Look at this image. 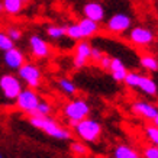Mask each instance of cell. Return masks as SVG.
<instances>
[{
    "instance_id": "obj_16",
    "label": "cell",
    "mask_w": 158,
    "mask_h": 158,
    "mask_svg": "<svg viewBox=\"0 0 158 158\" xmlns=\"http://www.w3.org/2000/svg\"><path fill=\"white\" fill-rule=\"evenodd\" d=\"M77 25L80 28L83 39H90L100 32V23H97L91 19H87V18H81L77 22Z\"/></svg>"
},
{
    "instance_id": "obj_32",
    "label": "cell",
    "mask_w": 158,
    "mask_h": 158,
    "mask_svg": "<svg viewBox=\"0 0 158 158\" xmlns=\"http://www.w3.org/2000/svg\"><path fill=\"white\" fill-rule=\"evenodd\" d=\"M3 13V6H2V0H0V15Z\"/></svg>"
},
{
    "instance_id": "obj_15",
    "label": "cell",
    "mask_w": 158,
    "mask_h": 158,
    "mask_svg": "<svg viewBox=\"0 0 158 158\" xmlns=\"http://www.w3.org/2000/svg\"><path fill=\"white\" fill-rule=\"evenodd\" d=\"M107 71L110 73L112 78L115 80L116 83H123L125 77L128 74V67L125 65V62L120 60L119 57H112V61H110L109 70Z\"/></svg>"
},
{
    "instance_id": "obj_6",
    "label": "cell",
    "mask_w": 158,
    "mask_h": 158,
    "mask_svg": "<svg viewBox=\"0 0 158 158\" xmlns=\"http://www.w3.org/2000/svg\"><path fill=\"white\" fill-rule=\"evenodd\" d=\"M41 100H42V97L39 96V93L35 89H29V87L25 89L23 87V90L20 91L19 96L15 99L13 103H15V107L19 110V112L29 116L38 107Z\"/></svg>"
},
{
    "instance_id": "obj_25",
    "label": "cell",
    "mask_w": 158,
    "mask_h": 158,
    "mask_svg": "<svg viewBox=\"0 0 158 158\" xmlns=\"http://www.w3.org/2000/svg\"><path fill=\"white\" fill-rule=\"evenodd\" d=\"M13 47H15V42L9 38V35L6 34V31L0 29V51L5 52V51L13 48Z\"/></svg>"
},
{
    "instance_id": "obj_14",
    "label": "cell",
    "mask_w": 158,
    "mask_h": 158,
    "mask_svg": "<svg viewBox=\"0 0 158 158\" xmlns=\"http://www.w3.org/2000/svg\"><path fill=\"white\" fill-rule=\"evenodd\" d=\"M83 15L87 19H91L97 22V23H102L106 19V9L105 6L99 3V2H89V3L83 6Z\"/></svg>"
},
{
    "instance_id": "obj_20",
    "label": "cell",
    "mask_w": 158,
    "mask_h": 158,
    "mask_svg": "<svg viewBox=\"0 0 158 158\" xmlns=\"http://www.w3.org/2000/svg\"><path fill=\"white\" fill-rule=\"evenodd\" d=\"M3 12L9 16H18L23 10V2L22 0H2Z\"/></svg>"
},
{
    "instance_id": "obj_33",
    "label": "cell",
    "mask_w": 158,
    "mask_h": 158,
    "mask_svg": "<svg viewBox=\"0 0 158 158\" xmlns=\"http://www.w3.org/2000/svg\"><path fill=\"white\" fill-rule=\"evenodd\" d=\"M22 2H23V5H26V3H28V2H31V0H22Z\"/></svg>"
},
{
    "instance_id": "obj_4",
    "label": "cell",
    "mask_w": 158,
    "mask_h": 158,
    "mask_svg": "<svg viewBox=\"0 0 158 158\" xmlns=\"http://www.w3.org/2000/svg\"><path fill=\"white\" fill-rule=\"evenodd\" d=\"M123 84L129 89H135L139 90L141 93H144L147 96H157L158 94V86L155 80L151 78L147 74H141L138 71H128L126 77L123 80Z\"/></svg>"
},
{
    "instance_id": "obj_11",
    "label": "cell",
    "mask_w": 158,
    "mask_h": 158,
    "mask_svg": "<svg viewBox=\"0 0 158 158\" xmlns=\"http://www.w3.org/2000/svg\"><path fill=\"white\" fill-rule=\"evenodd\" d=\"M91 45L87 39H81V41H77V44L74 45L73 49V65L74 68L80 70L84 68L91 61Z\"/></svg>"
},
{
    "instance_id": "obj_24",
    "label": "cell",
    "mask_w": 158,
    "mask_h": 158,
    "mask_svg": "<svg viewBox=\"0 0 158 158\" xmlns=\"http://www.w3.org/2000/svg\"><path fill=\"white\" fill-rule=\"evenodd\" d=\"M65 36L68 39H71V41H81L83 36H81V32H80V28H78V25L77 22L74 23H70L65 26Z\"/></svg>"
},
{
    "instance_id": "obj_8",
    "label": "cell",
    "mask_w": 158,
    "mask_h": 158,
    "mask_svg": "<svg viewBox=\"0 0 158 158\" xmlns=\"http://www.w3.org/2000/svg\"><path fill=\"white\" fill-rule=\"evenodd\" d=\"M126 39L136 48H148L155 42V34L147 26H132L126 32Z\"/></svg>"
},
{
    "instance_id": "obj_1",
    "label": "cell",
    "mask_w": 158,
    "mask_h": 158,
    "mask_svg": "<svg viewBox=\"0 0 158 158\" xmlns=\"http://www.w3.org/2000/svg\"><path fill=\"white\" fill-rule=\"evenodd\" d=\"M29 123L31 126L42 131L45 135L58 141H68L71 138L70 129L58 123V120L54 119L52 116H29Z\"/></svg>"
},
{
    "instance_id": "obj_19",
    "label": "cell",
    "mask_w": 158,
    "mask_h": 158,
    "mask_svg": "<svg viewBox=\"0 0 158 158\" xmlns=\"http://www.w3.org/2000/svg\"><path fill=\"white\" fill-rule=\"evenodd\" d=\"M113 158H141V155L136 149L129 145L119 144L113 149Z\"/></svg>"
},
{
    "instance_id": "obj_12",
    "label": "cell",
    "mask_w": 158,
    "mask_h": 158,
    "mask_svg": "<svg viewBox=\"0 0 158 158\" xmlns=\"http://www.w3.org/2000/svg\"><path fill=\"white\" fill-rule=\"evenodd\" d=\"M3 62H5V65L9 68V70L18 71L25 62H26V55H25V52L22 49L13 47V48H10L3 52Z\"/></svg>"
},
{
    "instance_id": "obj_2",
    "label": "cell",
    "mask_w": 158,
    "mask_h": 158,
    "mask_svg": "<svg viewBox=\"0 0 158 158\" xmlns=\"http://www.w3.org/2000/svg\"><path fill=\"white\" fill-rule=\"evenodd\" d=\"M90 112H91V106L89 105V102H87L86 99L74 96L62 106L61 115L64 119L67 120V123L74 126V125L78 123L80 120L89 118V116H90Z\"/></svg>"
},
{
    "instance_id": "obj_27",
    "label": "cell",
    "mask_w": 158,
    "mask_h": 158,
    "mask_svg": "<svg viewBox=\"0 0 158 158\" xmlns=\"http://www.w3.org/2000/svg\"><path fill=\"white\" fill-rule=\"evenodd\" d=\"M145 136L149 139V142L158 147V128L154 125H149L145 128Z\"/></svg>"
},
{
    "instance_id": "obj_9",
    "label": "cell",
    "mask_w": 158,
    "mask_h": 158,
    "mask_svg": "<svg viewBox=\"0 0 158 158\" xmlns=\"http://www.w3.org/2000/svg\"><path fill=\"white\" fill-rule=\"evenodd\" d=\"M131 28H132V18L131 15L125 13V12L113 13L105 23L106 32L110 35H116V36L126 34Z\"/></svg>"
},
{
    "instance_id": "obj_30",
    "label": "cell",
    "mask_w": 158,
    "mask_h": 158,
    "mask_svg": "<svg viewBox=\"0 0 158 158\" xmlns=\"http://www.w3.org/2000/svg\"><path fill=\"white\" fill-rule=\"evenodd\" d=\"M110 61H112V57H109V55H103V57L99 60V62H97V65L102 68V70H105V71H107L109 70V65H110Z\"/></svg>"
},
{
    "instance_id": "obj_34",
    "label": "cell",
    "mask_w": 158,
    "mask_h": 158,
    "mask_svg": "<svg viewBox=\"0 0 158 158\" xmlns=\"http://www.w3.org/2000/svg\"><path fill=\"white\" fill-rule=\"evenodd\" d=\"M0 158H3V155H2V154H0Z\"/></svg>"
},
{
    "instance_id": "obj_5",
    "label": "cell",
    "mask_w": 158,
    "mask_h": 158,
    "mask_svg": "<svg viewBox=\"0 0 158 158\" xmlns=\"http://www.w3.org/2000/svg\"><path fill=\"white\" fill-rule=\"evenodd\" d=\"M18 77L20 78V81L25 83V86L29 89H39L42 84L44 74L39 65H36L35 62L26 61L22 67L18 70Z\"/></svg>"
},
{
    "instance_id": "obj_10",
    "label": "cell",
    "mask_w": 158,
    "mask_h": 158,
    "mask_svg": "<svg viewBox=\"0 0 158 158\" xmlns=\"http://www.w3.org/2000/svg\"><path fill=\"white\" fill-rule=\"evenodd\" d=\"M29 52L35 60H47L52 55V48L47 39H44L41 35L34 34L28 39Z\"/></svg>"
},
{
    "instance_id": "obj_18",
    "label": "cell",
    "mask_w": 158,
    "mask_h": 158,
    "mask_svg": "<svg viewBox=\"0 0 158 158\" xmlns=\"http://www.w3.org/2000/svg\"><path fill=\"white\" fill-rule=\"evenodd\" d=\"M139 65L148 73L158 71V58L149 52H145L139 57Z\"/></svg>"
},
{
    "instance_id": "obj_22",
    "label": "cell",
    "mask_w": 158,
    "mask_h": 158,
    "mask_svg": "<svg viewBox=\"0 0 158 158\" xmlns=\"http://www.w3.org/2000/svg\"><path fill=\"white\" fill-rule=\"evenodd\" d=\"M45 34L49 39L54 41H60V39L65 38V26H60V25H49L45 29Z\"/></svg>"
},
{
    "instance_id": "obj_7",
    "label": "cell",
    "mask_w": 158,
    "mask_h": 158,
    "mask_svg": "<svg viewBox=\"0 0 158 158\" xmlns=\"http://www.w3.org/2000/svg\"><path fill=\"white\" fill-rule=\"evenodd\" d=\"M23 90V83L13 73H6L0 76V93L6 100L15 102L19 96V93Z\"/></svg>"
},
{
    "instance_id": "obj_23",
    "label": "cell",
    "mask_w": 158,
    "mask_h": 158,
    "mask_svg": "<svg viewBox=\"0 0 158 158\" xmlns=\"http://www.w3.org/2000/svg\"><path fill=\"white\" fill-rule=\"evenodd\" d=\"M54 112V106L47 100H41V103L38 105V107L31 113L29 116H51Z\"/></svg>"
},
{
    "instance_id": "obj_13",
    "label": "cell",
    "mask_w": 158,
    "mask_h": 158,
    "mask_svg": "<svg viewBox=\"0 0 158 158\" xmlns=\"http://www.w3.org/2000/svg\"><path fill=\"white\" fill-rule=\"evenodd\" d=\"M131 112L134 115L139 116V118H144L145 120H151L157 116L158 113V107L154 106L149 102H144V100H136L131 105Z\"/></svg>"
},
{
    "instance_id": "obj_3",
    "label": "cell",
    "mask_w": 158,
    "mask_h": 158,
    "mask_svg": "<svg viewBox=\"0 0 158 158\" xmlns=\"http://www.w3.org/2000/svg\"><path fill=\"white\" fill-rule=\"evenodd\" d=\"M73 128H74V135L77 136V139H80V141L86 142V144L97 142L102 136V132H103L100 122L90 118V116L80 120Z\"/></svg>"
},
{
    "instance_id": "obj_28",
    "label": "cell",
    "mask_w": 158,
    "mask_h": 158,
    "mask_svg": "<svg viewBox=\"0 0 158 158\" xmlns=\"http://www.w3.org/2000/svg\"><path fill=\"white\" fill-rule=\"evenodd\" d=\"M142 158H158V147L154 144L147 145L142 149Z\"/></svg>"
},
{
    "instance_id": "obj_31",
    "label": "cell",
    "mask_w": 158,
    "mask_h": 158,
    "mask_svg": "<svg viewBox=\"0 0 158 158\" xmlns=\"http://www.w3.org/2000/svg\"><path fill=\"white\" fill-rule=\"evenodd\" d=\"M152 125H154V126H157V128H158V113H157V116H155V118H154V119H152Z\"/></svg>"
},
{
    "instance_id": "obj_29",
    "label": "cell",
    "mask_w": 158,
    "mask_h": 158,
    "mask_svg": "<svg viewBox=\"0 0 158 158\" xmlns=\"http://www.w3.org/2000/svg\"><path fill=\"white\" fill-rule=\"evenodd\" d=\"M103 55H105V52H103L99 47H91V57H90V60L93 62H96V64H97V62H99V60H100Z\"/></svg>"
},
{
    "instance_id": "obj_26",
    "label": "cell",
    "mask_w": 158,
    "mask_h": 158,
    "mask_svg": "<svg viewBox=\"0 0 158 158\" xmlns=\"http://www.w3.org/2000/svg\"><path fill=\"white\" fill-rule=\"evenodd\" d=\"M6 34L9 35V38L13 41V42H19L22 36H23V31L18 26H15V25H10L6 28Z\"/></svg>"
},
{
    "instance_id": "obj_17",
    "label": "cell",
    "mask_w": 158,
    "mask_h": 158,
    "mask_svg": "<svg viewBox=\"0 0 158 158\" xmlns=\"http://www.w3.org/2000/svg\"><path fill=\"white\" fill-rule=\"evenodd\" d=\"M57 87H58V90L61 91V93H64V94L68 96V97H74L77 94V91H78L76 83L73 81L71 78H67V77H61V78H58L57 80Z\"/></svg>"
},
{
    "instance_id": "obj_21",
    "label": "cell",
    "mask_w": 158,
    "mask_h": 158,
    "mask_svg": "<svg viewBox=\"0 0 158 158\" xmlns=\"http://www.w3.org/2000/svg\"><path fill=\"white\" fill-rule=\"evenodd\" d=\"M70 151H71L73 155H76V157H78V158H83V157H87V155H89V147L86 145V142H83L80 139L71 141Z\"/></svg>"
}]
</instances>
